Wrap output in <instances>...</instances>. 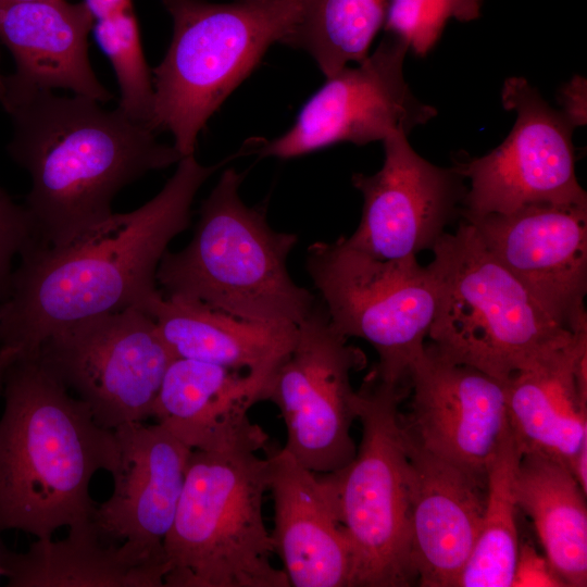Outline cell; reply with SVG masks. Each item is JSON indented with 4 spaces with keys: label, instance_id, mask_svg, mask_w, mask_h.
<instances>
[{
    "label": "cell",
    "instance_id": "836d02e7",
    "mask_svg": "<svg viewBox=\"0 0 587 587\" xmlns=\"http://www.w3.org/2000/svg\"><path fill=\"white\" fill-rule=\"evenodd\" d=\"M16 355L17 352L15 350L0 345V394L2 391V385L7 369Z\"/></svg>",
    "mask_w": 587,
    "mask_h": 587
},
{
    "label": "cell",
    "instance_id": "7402d4cb",
    "mask_svg": "<svg viewBox=\"0 0 587 587\" xmlns=\"http://www.w3.org/2000/svg\"><path fill=\"white\" fill-rule=\"evenodd\" d=\"M95 22L85 2L32 0L0 5V41L15 63V72L4 82L110 101L113 96L97 78L88 55Z\"/></svg>",
    "mask_w": 587,
    "mask_h": 587
},
{
    "label": "cell",
    "instance_id": "9c48e42d",
    "mask_svg": "<svg viewBox=\"0 0 587 587\" xmlns=\"http://www.w3.org/2000/svg\"><path fill=\"white\" fill-rule=\"evenodd\" d=\"M305 266L332 326L376 350L378 363L370 374L409 391L410 369L425 348L436 310L429 268L415 257L376 258L346 237L312 243Z\"/></svg>",
    "mask_w": 587,
    "mask_h": 587
},
{
    "label": "cell",
    "instance_id": "30bf717a",
    "mask_svg": "<svg viewBox=\"0 0 587 587\" xmlns=\"http://www.w3.org/2000/svg\"><path fill=\"white\" fill-rule=\"evenodd\" d=\"M365 364L363 351L332 326L316 300L268 379L264 400L274 402L284 419V449L315 474L340 470L355 455L351 427L358 420L359 394L350 376Z\"/></svg>",
    "mask_w": 587,
    "mask_h": 587
},
{
    "label": "cell",
    "instance_id": "4316f807",
    "mask_svg": "<svg viewBox=\"0 0 587 587\" xmlns=\"http://www.w3.org/2000/svg\"><path fill=\"white\" fill-rule=\"evenodd\" d=\"M389 0H302L295 29L285 41L307 51L327 77L369 55L384 26Z\"/></svg>",
    "mask_w": 587,
    "mask_h": 587
},
{
    "label": "cell",
    "instance_id": "5bb4252c",
    "mask_svg": "<svg viewBox=\"0 0 587 587\" xmlns=\"http://www.w3.org/2000/svg\"><path fill=\"white\" fill-rule=\"evenodd\" d=\"M462 214L558 324L572 333L587 324V205L534 203L510 213Z\"/></svg>",
    "mask_w": 587,
    "mask_h": 587
},
{
    "label": "cell",
    "instance_id": "7c38bea8",
    "mask_svg": "<svg viewBox=\"0 0 587 587\" xmlns=\"http://www.w3.org/2000/svg\"><path fill=\"white\" fill-rule=\"evenodd\" d=\"M501 100L505 110L516 112L508 137L483 157L455 162V171L470 180L462 212L510 213L534 203L587 205L575 173V126L569 117L523 77L504 82Z\"/></svg>",
    "mask_w": 587,
    "mask_h": 587
},
{
    "label": "cell",
    "instance_id": "8fae6325",
    "mask_svg": "<svg viewBox=\"0 0 587 587\" xmlns=\"http://www.w3.org/2000/svg\"><path fill=\"white\" fill-rule=\"evenodd\" d=\"M36 352L112 430L150 417L175 359L152 316L136 305L73 323Z\"/></svg>",
    "mask_w": 587,
    "mask_h": 587
},
{
    "label": "cell",
    "instance_id": "603a6c76",
    "mask_svg": "<svg viewBox=\"0 0 587 587\" xmlns=\"http://www.w3.org/2000/svg\"><path fill=\"white\" fill-rule=\"evenodd\" d=\"M148 312L175 358L271 376L294 347L297 326L243 320L162 291L140 308Z\"/></svg>",
    "mask_w": 587,
    "mask_h": 587
},
{
    "label": "cell",
    "instance_id": "3957f363",
    "mask_svg": "<svg viewBox=\"0 0 587 587\" xmlns=\"http://www.w3.org/2000/svg\"><path fill=\"white\" fill-rule=\"evenodd\" d=\"M0 416V533L49 539L92 522V476L117 464L115 433L101 426L37 352L7 369Z\"/></svg>",
    "mask_w": 587,
    "mask_h": 587
},
{
    "label": "cell",
    "instance_id": "1f68e13d",
    "mask_svg": "<svg viewBox=\"0 0 587 587\" xmlns=\"http://www.w3.org/2000/svg\"><path fill=\"white\" fill-rule=\"evenodd\" d=\"M564 109L563 113L569 117L574 126L582 125L585 114H583V100H585V83L579 77V82H571L563 91Z\"/></svg>",
    "mask_w": 587,
    "mask_h": 587
},
{
    "label": "cell",
    "instance_id": "484cf974",
    "mask_svg": "<svg viewBox=\"0 0 587 587\" xmlns=\"http://www.w3.org/2000/svg\"><path fill=\"white\" fill-rule=\"evenodd\" d=\"M521 458L508 422L486 466L480 529L457 587H511L520 546L515 483Z\"/></svg>",
    "mask_w": 587,
    "mask_h": 587
},
{
    "label": "cell",
    "instance_id": "2e32d148",
    "mask_svg": "<svg viewBox=\"0 0 587 587\" xmlns=\"http://www.w3.org/2000/svg\"><path fill=\"white\" fill-rule=\"evenodd\" d=\"M409 391L405 434L429 453L486 474L508 424L505 382L425 345L410 369Z\"/></svg>",
    "mask_w": 587,
    "mask_h": 587
},
{
    "label": "cell",
    "instance_id": "8d00e7d4",
    "mask_svg": "<svg viewBox=\"0 0 587 587\" xmlns=\"http://www.w3.org/2000/svg\"><path fill=\"white\" fill-rule=\"evenodd\" d=\"M2 549H3V546L0 545V576H2L3 572H2Z\"/></svg>",
    "mask_w": 587,
    "mask_h": 587
},
{
    "label": "cell",
    "instance_id": "d590c367",
    "mask_svg": "<svg viewBox=\"0 0 587 587\" xmlns=\"http://www.w3.org/2000/svg\"><path fill=\"white\" fill-rule=\"evenodd\" d=\"M22 1H32V0H0V5L14 3V2H22Z\"/></svg>",
    "mask_w": 587,
    "mask_h": 587
},
{
    "label": "cell",
    "instance_id": "cb8c5ba5",
    "mask_svg": "<svg viewBox=\"0 0 587 587\" xmlns=\"http://www.w3.org/2000/svg\"><path fill=\"white\" fill-rule=\"evenodd\" d=\"M2 572L9 587H164L162 570L102 537L93 522L22 553L3 547Z\"/></svg>",
    "mask_w": 587,
    "mask_h": 587
},
{
    "label": "cell",
    "instance_id": "6da1fadb",
    "mask_svg": "<svg viewBox=\"0 0 587 587\" xmlns=\"http://www.w3.org/2000/svg\"><path fill=\"white\" fill-rule=\"evenodd\" d=\"M222 165L183 157L160 192L140 208L113 213L66 246L25 250L0 304V345L34 353L73 323L141 308L161 292L159 263L190 225L196 193Z\"/></svg>",
    "mask_w": 587,
    "mask_h": 587
},
{
    "label": "cell",
    "instance_id": "44dd1931",
    "mask_svg": "<svg viewBox=\"0 0 587 587\" xmlns=\"http://www.w3.org/2000/svg\"><path fill=\"white\" fill-rule=\"evenodd\" d=\"M587 324L507 382V415L522 452L571 471L587 444Z\"/></svg>",
    "mask_w": 587,
    "mask_h": 587
},
{
    "label": "cell",
    "instance_id": "4fadbf2b",
    "mask_svg": "<svg viewBox=\"0 0 587 587\" xmlns=\"http://www.w3.org/2000/svg\"><path fill=\"white\" fill-rule=\"evenodd\" d=\"M409 50L386 34L357 66H345L309 99L295 124L266 142L261 157L290 159L338 142L366 145L401 132L407 136L436 116V108L414 97L403 76Z\"/></svg>",
    "mask_w": 587,
    "mask_h": 587
},
{
    "label": "cell",
    "instance_id": "f1b7e54d",
    "mask_svg": "<svg viewBox=\"0 0 587 587\" xmlns=\"http://www.w3.org/2000/svg\"><path fill=\"white\" fill-rule=\"evenodd\" d=\"M483 0H389L386 34L403 40L416 55L427 54L450 20L471 22L480 15Z\"/></svg>",
    "mask_w": 587,
    "mask_h": 587
},
{
    "label": "cell",
    "instance_id": "ac0fdd59",
    "mask_svg": "<svg viewBox=\"0 0 587 587\" xmlns=\"http://www.w3.org/2000/svg\"><path fill=\"white\" fill-rule=\"evenodd\" d=\"M404 435L412 477L410 558L415 583L457 587L480 529L486 474L436 457Z\"/></svg>",
    "mask_w": 587,
    "mask_h": 587
},
{
    "label": "cell",
    "instance_id": "8992f818",
    "mask_svg": "<svg viewBox=\"0 0 587 587\" xmlns=\"http://www.w3.org/2000/svg\"><path fill=\"white\" fill-rule=\"evenodd\" d=\"M436 288L428 337L448 359L501 382L571 340L463 220L432 248Z\"/></svg>",
    "mask_w": 587,
    "mask_h": 587
},
{
    "label": "cell",
    "instance_id": "5b68a950",
    "mask_svg": "<svg viewBox=\"0 0 587 587\" xmlns=\"http://www.w3.org/2000/svg\"><path fill=\"white\" fill-rule=\"evenodd\" d=\"M250 447L192 450L164 540V587H289L263 520L267 457Z\"/></svg>",
    "mask_w": 587,
    "mask_h": 587
},
{
    "label": "cell",
    "instance_id": "9a60e30c",
    "mask_svg": "<svg viewBox=\"0 0 587 587\" xmlns=\"http://www.w3.org/2000/svg\"><path fill=\"white\" fill-rule=\"evenodd\" d=\"M385 159L373 175L355 173L362 193L360 224L347 241L376 258H416L434 247L458 212L466 190L454 167L444 168L417 154L404 133L383 140Z\"/></svg>",
    "mask_w": 587,
    "mask_h": 587
},
{
    "label": "cell",
    "instance_id": "7a4b0ae2",
    "mask_svg": "<svg viewBox=\"0 0 587 587\" xmlns=\"http://www.w3.org/2000/svg\"><path fill=\"white\" fill-rule=\"evenodd\" d=\"M4 84L1 107L12 121L7 150L30 176L24 207L38 247L72 242L113 214L123 187L182 159L153 128L120 108Z\"/></svg>",
    "mask_w": 587,
    "mask_h": 587
},
{
    "label": "cell",
    "instance_id": "f546056e",
    "mask_svg": "<svg viewBox=\"0 0 587 587\" xmlns=\"http://www.w3.org/2000/svg\"><path fill=\"white\" fill-rule=\"evenodd\" d=\"M36 242L33 224L24 205L0 187V304L10 290L12 261Z\"/></svg>",
    "mask_w": 587,
    "mask_h": 587
},
{
    "label": "cell",
    "instance_id": "e575fe53",
    "mask_svg": "<svg viewBox=\"0 0 587 587\" xmlns=\"http://www.w3.org/2000/svg\"><path fill=\"white\" fill-rule=\"evenodd\" d=\"M5 99V84L4 76L0 73V104L2 105Z\"/></svg>",
    "mask_w": 587,
    "mask_h": 587
},
{
    "label": "cell",
    "instance_id": "ffe728a7",
    "mask_svg": "<svg viewBox=\"0 0 587 587\" xmlns=\"http://www.w3.org/2000/svg\"><path fill=\"white\" fill-rule=\"evenodd\" d=\"M274 554L290 586L351 587L346 534L319 476L284 448L268 450Z\"/></svg>",
    "mask_w": 587,
    "mask_h": 587
},
{
    "label": "cell",
    "instance_id": "e0dca14e",
    "mask_svg": "<svg viewBox=\"0 0 587 587\" xmlns=\"http://www.w3.org/2000/svg\"><path fill=\"white\" fill-rule=\"evenodd\" d=\"M118 457L111 497L92 522L108 540L164 572V540L184 488L192 449L161 424L128 423L114 429Z\"/></svg>",
    "mask_w": 587,
    "mask_h": 587
},
{
    "label": "cell",
    "instance_id": "d4e9b609",
    "mask_svg": "<svg viewBox=\"0 0 587 587\" xmlns=\"http://www.w3.org/2000/svg\"><path fill=\"white\" fill-rule=\"evenodd\" d=\"M516 501L532 520L545 555L566 587L587 585L586 494L565 465L522 454Z\"/></svg>",
    "mask_w": 587,
    "mask_h": 587
},
{
    "label": "cell",
    "instance_id": "83f0119b",
    "mask_svg": "<svg viewBox=\"0 0 587 587\" xmlns=\"http://www.w3.org/2000/svg\"><path fill=\"white\" fill-rule=\"evenodd\" d=\"M93 30L116 76L121 91L117 108L130 118L150 126L153 84L133 7L97 20Z\"/></svg>",
    "mask_w": 587,
    "mask_h": 587
},
{
    "label": "cell",
    "instance_id": "d6a6232c",
    "mask_svg": "<svg viewBox=\"0 0 587 587\" xmlns=\"http://www.w3.org/2000/svg\"><path fill=\"white\" fill-rule=\"evenodd\" d=\"M84 2L96 21L133 7L132 0H85Z\"/></svg>",
    "mask_w": 587,
    "mask_h": 587
},
{
    "label": "cell",
    "instance_id": "52a82bcc",
    "mask_svg": "<svg viewBox=\"0 0 587 587\" xmlns=\"http://www.w3.org/2000/svg\"><path fill=\"white\" fill-rule=\"evenodd\" d=\"M173 36L153 70L150 126L173 135L183 157L195 154L199 133L266 50L299 22L302 0H162Z\"/></svg>",
    "mask_w": 587,
    "mask_h": 587
},
{
    "label": "cell",
    "instance_id": "ba28073f",
    "mask_svg": "<svg viewBox=\"0 0 587 587\" xmlns=\"http://www.w3.org/2000/svg\"><path fill=\"white\" fill-rule=\"evenodd\" d=\"M358 394L355 455L319 479L349 542L351 587L410 586L412 477L399 410L407 391L369 374Z\"/></svg>",
    "mask_w": 587,
    "mask_h": 587
},
{
    "label": "cell",
    "instance_id": "d6986e66",
    "mask_svg": "<svg viewBox=\"0 0 587 587\" xmlns=\"http://www.w3.org/2000/svg\"><path fill=\"white\" fill-rule=\"evenodd\" d=\"M270 377L175 358L166 369L150 417L192 450L266 449L267 435L251 422L248 411L264 400Z\"/></svg>",
    "mask_w": 587,
    "mask_h": 587
},
{
    "label": "cell",
    "instance_id": "277c9868",
    "mask_svg": "<svg viewBox=\"0 0 587 587\" xmlns=\"http://www.w3.org/2000/svg\"><path fill=\"white\" fill-rule=\"evenodd\" d=\"M242 179L234 168L222 173L201 203L190 242L163 254L157 283L165 297L248 321L297 326L316 302L287 268L298 237L273 229L264 210L242 201Z\"/></svg>",
    "mask_w": 587,
    "mask_h": 587
},
{
    "label": "cell",
    "instance_id": "4dcf8cb0",
    "mask_svg": "<svg viewBox=\"0 0 587 587\" xmlns=\"http://www.w3.org/2000/svg\"><path fill=\"white\" fill-rule=\"evenodd\" d=\"M566 587L546 555L530 544L519 546L511 587Z\"/></svg>",
    "mask_w": 587,
    "mask_h": 587
}]
</instances>
